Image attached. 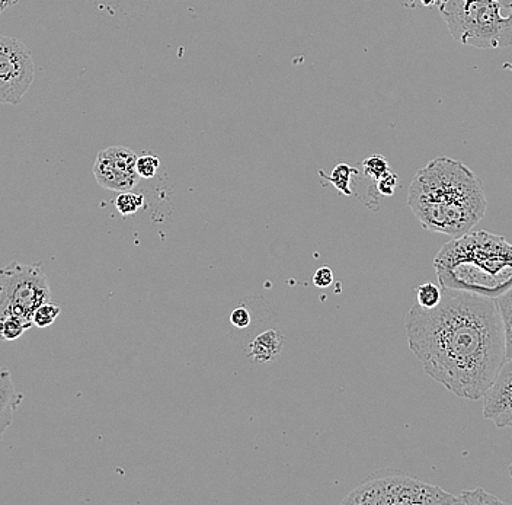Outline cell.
Returning <instances> with one entry per match:
<instances>
[{
    "instance_id": "cell-1",
    "label": "cell",
    "mask_w": 512,
    "mask_h": 505,
    "mask_svg": "<svg viewBox=\"0 0 512 505\" xmlns=\"http://www.w3.org/2000/svg\"><path fill=\"white\" fill-rule=\"evenodd\" d=\"M405 329L425 373L459 398H483L507 361L501 312L491 297L443 289L435 308L409 309Z\"/></svg>"
},
{
    "instance_id": "cell-2",
    "label": "cell",
    "mask_w": 512,
    "mask_h": 505,
    "mask_svg": "<svg viewBox=\"0 0 512 505\" xmlns=\"http://www.w3.org/2000/svg\"><path fill=\"white\" fill-rule=\"evenodd\" d=\"M408 206L422 228L460 238L485 217L488 200L472 169L456 159L438 156L416 172Z\"/></svg>"
},
{
    "instance_id": "cell-3",
    "label": "cell",
    "mask_w": 512,
    "mask_h": 505,
    "mask_svg": "<svg viewBox=\"0 0 512 505\" xmlns=\"http://www.w3.org/2000/svg\"><path fill=\"white\" fill-rule=\"evenodd\" d=\"M432 265L443 289L491 299L512 289V245L504 236L485 230L451 238L441 246Z\"/></svg>"
},
{
    "instance_id": "cell-4",
    "label": "cell",
    "mask_w": 512,
    "mask_h": 505,
    "mask_svg": "<svg viewBox=\"0 0 512 505\" xmlns=\"http://www.w3.org/2000/svg\"><path fill=\"white\" fill-rule=\"evenodd\" d=\"M496 0H446L440 12L454 40L476 49L512 46V9L504 15Z\"/></svg>"
},
{
    "instance_id": "cell-5",
    "label": "cell",
    "mask_w": 512,
    "mask_h": 505,
    "mask_svg": "<svg viewBox=\"0 0 512 505\" xmlns=\"http://www.w3.org/2000/svg\"><path fill=\"white\" fill-rule=\"evenodd\" d=\"M350 505H451L459 497L437 485L427 484L402 473L374 475L352 489L341 501Z\"/></svg>"
},
{
    "instance_id": "cell-6",
    "label": "cell",
    "mask_w": 512,
    "mask_h": 505,
    "mask_svg": "<svg viewBox=\"0 0 512 505\" xmlns=\"http://www.w3.org/2000/svg\"><path fill=\"white\" fill-rule=\"evenodd\" d=\"M50 300V284L41 264L11 262L0 271V316L14 315L32 324L35 310Z\"/></svg>"
},
{
    "instance_id": "cell-7",
    "label": "cell",
    "mask_w": 512,
    "mask_h": 505,
    "mask_svg": "<svg viewBox=\"0 0 512 505\" xmlns=\"http://www.w3.org/2000/svg\"><path fill=\"white\" fill-rule=\"evenodd\" d=\"M30 49L12 37L0 38V102L18 105L34 82Z\"/></svg>"
},
{
    "instance_id": "cell-8",
    "label": "cell",
    "mask_w": 512,
    "mask_h": 505,
    "mask_svg": "<svg viewBox=\"0 0 512 505\" xmlns=\"http://www.w3.org/2000/svg\"><path fill=\"white\" fill-rule=\"evenodd\" d=\"M139 156L124 146H111L101 150L94 163L95 180L105 190L131 191L140 181L137 174Z\"/></svg>"
},
{
    "instance_id": "cell-9",
    "label": "cell",
    "mask_w": 512,
    "mask_h": 505,
    "mask_svg": "<svg viewBox=\"0 0 512 505\" xmlns=\"http://www.w3.org/2000/svg\"><path fill=\"white\" fill-rule=\"evenodd\" d=\"M483 417L498 428H512V360L505 361L483 396Z\"/></svg>"
},
{
    "instance_id": "cell-10",
    "label": "cell",
    "mask_w": 512,
    "mask_h": 505,
    "mask_svg": "<svg viewBox=\"0 0 512 505\" xmlns=\"http://www.w3.org/2000/svg\"><path fill=\"white\" fill-rule=\"evenodd\" d=\"M24 395L16 391L14 380L8 370L0 373V437L5 436L6 430L14 420L15 409L19 407Z\"/></svg>"
},
{
    "instance_id": "cell-11",
    "label": "cell",
    "mask_w": 512,
    "mask_h": 505,
    "mask_svg": "<svg viewBox=\"0 0 512 505\" xmlns=\"http://www.w3.org/2000/svg\"><path fill=\"white\" fill-rule=\"evenodd\" d=\"M284 347V337L275 329L262 332L249 345L248 357L256 363H271L280 356Z\"/></svg>"
},
{
    "instance_id": "cell-12",
    "label": "cell",
    "mask_w": 512,
    "mask_h": 505,
    "mask_svg": "<svg viewBox=\"0 0 512 505\" xmlns=\"http://www.w3.org/2000/svg\"><path fill=\"white\" fill-rule=\"evenodd\" d=\"M495 300L501 312L502 325H504L505 354H507V360H512V289L496 297Z\"/></svg>"
},
{
    "instance_id": "cell-13",
    "label": "cell",
    "mask_w": 512,
    "mask_h": 505,
    "mask_svg": "<svg viewBox=\"0 0 512 505\" xmlns=\"http://www.w3.org/2000/svg\"><path fill=\"white\" fill-rule=\"evenodd\" d=\"M357 174L358 171L354 166L348 165V163H339V165L335 166L334 171H332V174L329 175V177H326L323 172H320V177L331 182L339 193L350 197L352 196L351 180L352 177H355Z\"/></svg>"
},
{
    "instance_id": "cell-14",
    "label": "cell",
    "mask_w": 512,
    "mask_h": 505,
    "mask_svg": "<svg viewBox=\"0 0 512 505\" xmlns=\"http://www.w3.org/2000/svg\"><path fill=\"white\" fill-rule=\"evenodd\" d=\"M0 334L5 341H15L21 338L31 326L30 322L24 321V319L18 318L14 315L0 316Z\"/></svg>"
},
{
    "instance_id": "cell-15",
    "label": "cell",
    "mask_w": 512,
    "mask_h": 505,
    "mask_svg": "<svg viewBox=\"0 0 512 505\" xmlns=\"http://www.w3.org/2000/svg\"><path fill=\"white\" fill-rule=\"evenodd\" d=\"M443 299V287L434 283H424L416 287V300L418 305L424 309H432L440 305Z\"/></svg>"
},
{
    "instance_id": "cell-16",
    "label": "cell",
    "mask_w": 512,
    "mask_h": 505,
    "mask_svg": "<svg viewBox=\"0 0 512 505\" xmlns=\"http://www.w3.org/2000/svg\"><path fill=\"white\" fill-rule=\"evenodd\" d=\"M115 209L118 210V213L121 216H133L139 212L140 209L144 206V196L143 194H134L130 193V191H123V193L118 194L117 200L114 201Z\"/></svg>"
},
{
    "instance_id": "cell-17",
    "label": "cell",
    "mask_w": 512,
    "mask_h": 505,
    "mask_svg": "<svg viewBox=\"0 0 512 505\" xmlns=\"http://www.w3.org/2000/svg\"><path fill=\"white\" fill-rule=\"evenodd\" d=\"M60 313H62V308L50 300V302L43 303L40 308L35 310L34 316H32V324L37 328H47V326L56 322Z\"/></svg>"
},
{
    "instance_id": "cell-18",
    "label": "cell",
    "mask_w": 512,
    "mask_h": 505,
    "mask_svg": "<svg viewBox=\"0 0 512 505\" xmlns=\"http://www.w3.org/2000/svg\"><path fill=\"white\" fill-rule=\"evenodd\" d=\"M363 171L366 177L373 181H379L386 175L389 169V162L383 155H371L363 161Z\"/></svg>"
},
{
    "instance_id": "cell-19",
    "label": "cell",
    "mask_w": 512,
    "mask_h": 505,
    "mask_svg": "<svg viewBox=\"0 0 512 505\" xmlns=\"http://www.w3.org/2000/svg\"><path fill=\"white\" fill-rule=\"evenodd\" d=\"M460 504L466 505H480V504H501L502 501L499 500L495 495L489 494L485 489L478 488L473 489V491H463L462 494L459 495Z\"/></svg>"
},
{
    "instance_id": "cell-20",
    "label": "cell",
    "mask_w": 512,
    "mask_h": 505,
    "mask_svg": "<svg viewBox=\"0 0 512 505\" xmlns=\"http://www.w3.org/2000/svg\"><path fill=\"white\" fill-rule=\"evenodd\" d=\"M137 174L143 180H150L158 174L160 168V159L156 155L139 156L137 159Z\"/></svg>"
},
{
    "instance_id": "cell-21",
    "label": "cell",
    "mask_w": 512,
    "mask_h": 505,
    "mask_svg": "<svg viewBox=\"0 0 512 505\" xmlns=\"http://www.w3.org/2000/svg\"><path fill=\"white\" fill-rule=\"evenodd\" d=\"M399 185V177L395 172L389 171L376 181L377 193L383 197H392Z\"/></svg>"
},
{
    "instance_id": "cell-22",
    "label": "cell",
    "mask_w": 512,
    "mask_h": 505,
    "mask_svg": "<svg viewBox=\"0 0 512 505\" xmlns=\"http://www.w3.org/2000/svg\"><path fill=\"white\" fill-rule=\"evenodd\" d=\"M252 316L249 309L245 305L236 306L230 313V324L239 329L248 328L251 325Z\"/></svg>"
},
{
    "instance_id": "cell-23",
    "label": "cell",
    "mask_w": 512,
    "mask_h": 505,
    "mask_svg": "<svg viewBox=\"0 0 512 505\" xmlns=\"http://www.w3.org/2000/svg\"><path fill=\"white\" fill-rule=\"evenodd\" d=\"M334 283V271L329 267H322L313 276V284L319 289H326Z\"/></svg>"
},
{
    "instance_id": "cell-24",
    "label": "cell",
    "mask_w": 512,
    "mask_h": 505,
    "mask_svg": "<svg viewBox=\"0 0 512 505\" xmlns=\"http://www.w3.org/2000/svg\"><path fill=\"white\" fill-rule=\"evenodd\" d=\"M496 2L501 3L504 9H512V0H496Z\"/></svg>"
},
{
    "instance_id": "cell-25",
    "label": "cell",
    "mask_w": 512,
    "mask_h": 505,
    "mask_svg": "<svg viewBox=\"0 0 512 505\" xmlns=\"http://www.w3.org/2000/svg\"><path fill=\"white\" fill-rule=\"evenodd\" d=\"M446 2V0H440V5H443V3ZM438 5V6H440Z\"/></svg>"
}]
</instances>
